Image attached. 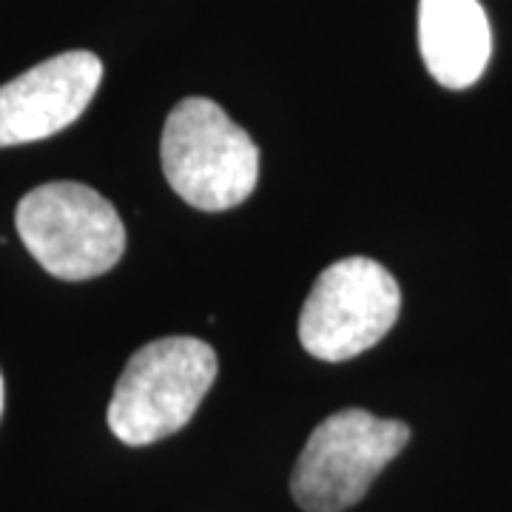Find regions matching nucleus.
I'll return each instance as SVG.
<instances>
[{
	"label": "nucleus",
	"mask_w": 512,
	"mask_h": 512,
	"mask_svg": "<svg viewBox=\"0 0 512 512\" xmlns=\"http://www.w3.org/2000/svg\"><path fill=\"white\" fill-rule=\"evenodd\" d=\"M217 353L194 336H165L131 353L109 404V427L128 447L180 433L217 379Z\"/></svg>",
	"instance_id": "f257e3e1"
},
{
	"label": "nucleus",
	"mask_w": 512,
	"mask_h": 512,
	"mask_svg": "<svg viewBox=\"0 0 512 512\" xmlns=\"http://www.w3.org/2000/svg\"><path fill=\"white\" fill-rule=\"evenodd\" d=\"M160 157L168 185L208 214L237 208L259 180L256 143L208 97H185L171 109Z\"/></svg>",
	"instance_id": "f03ea898"
},
{
	"label": "nucleus",
	"mask_w": 512,
	"mask_h": 512,
	"mask_svg": "<svg viewBox=\"0 0 512 512\" xmlns=\"http://www.w3.org/2000/svg\"><path fill=\"white\" fill-rule=\"evenodd\" d=\"M15 225L43 271L66 282L106 274L126 251V228L114 205L89 185H40L18 202Z\"/></svg>",
	"instance_id": "7ed1b4c3"
},
{
	"label": "nucleus",
	"mask_w": 512,
	"mask_h": 512,
	"mask_svg": "<svg viewBox=\"0 0 512 512\" xmlns=\"http://www.w3.org/2000/svg\"><path fill=\"white\" fill-rule=\"evenodd\" d=\"M410 441L399 419L348 407L316 424L291 476L293 501L305 512H345Z\"/></svg>",
	"instance_id": "20e7f679"
},
{
	"label": "nucleus",
	"mask_w": 512,
	"mask_h": 512,
	"mask_svg": "<svg viewBox=\"0 0 512 512\" xmlns=\"http://www.w3.org/2000/svg\"><path fill=\"white\" fill-rule=\"evenodd\" d=\"M402 313V291L382 262L348 256L316 276L299 313V342L322 362H348L382 342Z\"/></svg>",
	"instance_id": "39448f33"
},
{
	"label": "nucleus",
	"mask_w": 512,
	"mask_h": 512,
	"mask_svg": "<svg viewBox=\"0 0 512 512\" xmlns=\"http://www.w3.org/2000/svg\"><path fill=\"white\" fill-rule=\"evenodd\" d=\"M103 80L92 52H63L0 86V148L46 140L89 109Z\"/></svg>",
	"instance_id": "423d86ee"
},
{
	"label": "nucleus",
	"mask_w": 512,
	"mask_h": 512,
	"mask_svg": "<svg viewBox=\"0 0 512 512\" xmlns=\"http://www.w3.org/2000/svg\"><path fill=\"white\" fill-rule=\"evenodd\" d=\"M419 46L444 89H467L493 55V32L478 0H421Z\"/></svg>",
	"instance_id": "0eeeda50"
},
{
	"label": "nucleus",
	"mask_w": 512,
	"mask_h": 512,
	"mask_svg": "<svg viewBox=\"0 0 512 512\" xmlns=\"http://www.w3.org/2000/svg\"><path fill=\"white\" fill-rule=\"evenodd\" d=\"M0 413H3V376H0Z\"/></svg>",
	"instance_id": "6e6552de"
}]
</instances>
